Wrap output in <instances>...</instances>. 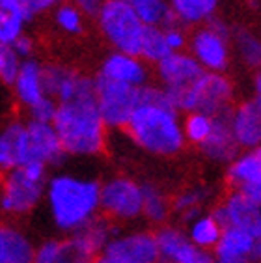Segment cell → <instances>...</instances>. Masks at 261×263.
Returning <instances> with one entry per match:
<instances>
[{
    "instance_id": "cell-1",
    "label": "cell",
    "mask_w": 261,
    "mask_h": 263,
    "mask_svg": "<svg viewBox=\"0 0 261 263\" xmlns=\"http://www.w3.org/2000/svg\"><path fill=\"white\" fill-rule=\"evenodd\" d=\"M45 203L56 230L69 235L101 213V183L75 174H54L47 181Z\"/></svg>"
},
{
    "instance_id": "cell-2",
    "label": "cell",
    "mask_w": 261,
    "mask_h": 263,
    "mask_svg": "<svg viewBox=\"0 0 261 263\" xmlns=\"http://www.w3.org/2000/svg\"><path fill=\"white\" fill-rule=\"evenodd\" d=\"M65 153L71 157H94L106 146V127L96 93L60 103L54 122Z\"/></svg>"
},
{
    "instance_id": "cell-3",
    "label": "cell",
    "mask_w": 261,
    "mask_h": 263,
    "mask_svg": "<svg viewBox=\"0 0 261 263\" xmlns=\"http://www.w3.org/2000/svg\"><path fill=\"white\" fill-rule=\"evenodd\" d=\"M125 133L136 146L159 157H172L185 147V131L174 106L140 101L133 112Z\"/></svg>"
},
{
    "instance_id": "cell-4",
    "label": "cell",
    "mask_w": 261,
    "mask_h": 263,
    "mask_svg": "<svg viewBox=\"0 0 261 263\" xmlns=\"http://www.w3.org/2000/svg\"><path fill=\"white\" fill-rule=\"evenodd\" d=\"M49 166L43 162H28L4 172L0 185L2 215L25 217L45 198Z\"/></svg>"
},
{
    "instance_id": "cell-5",
    "label": "cell",
    "mask_w": 261,
    "mask_h": 263,
    "mask_svg": "<svg viewBox=\"0 0 261 263\" xmlns=\"http://www.w3.org/2000/svg\"><path fill=\"white\" fill-rule=\"evenodd\" d=\"M164 90L179 114L200 110L209 116H216L233 108V84L224 73L206 71L191 86Z\"/></svg>"
},
{
    "instance_id": "cell-6",
    "label": "cell",
    "mask_w": 261,
    "mask_h": 263,
    "mask_svg": "<svg viewBox=\"0 0 261 263\" xmlns=\"http://www.w3.org/2000/svg\"><path fill=\"white\" fill-rule=\"evenodd\" d=\"M99 32L114 51L140 56L146 25L127 0H105L96 15Z\"/></svg>"
},
{
    "instance_id": "cell-7",
    "label": "cell",
    "mask_w": 261,
    "mask_h": 263,
    "mask_svg": "<svg viewBox=\"0 0 261 263\" xmlns=\"http://www.w3.org/2000/svg\"><path fill=\"white\" fill-rule=\"evenodd\" d=\"M96 99L108 129H125L133 112L140 105V88L96 77Z\"/></svg>"
},
{
    "instance_id": "cell-8",
    "label": "cell",
    "mask_w": 261,
    "mask_h": 263,
    "mask_svg": "<svg viewBox=\"0 0 261 263\" xmlns=\"http://www.w3.org/2000/svg\"><path fill=\"white\" fill-rule=\"evenodd\" d=\"M142 185L127 176H114L101 183V213L114 222H129L142 217Z\"/></svg>"
},
{
    "instance_id": "cell-9",
    "label": "cell",
    "mask_w": 261,
    "mask_h": 263,
    "mask_svg": "<svg viewBox=\"0 0 261 263\" xmlns=\"http://www.w3.org/2000/svg\"><path fill=\"white\" fill-rule=\"evenodd\" d=\"M43 81H45L47 96L54 97L58 103H67L96 93V77L82 75L79 71L60 64L43 66Z\"/></svg>"
},
{
    "instance_id": "cell-10",
    "label": "cell",
    "mask_w": 261,
    "mask_h": 263,
    "mask_svg": "<svg viewBox=\"0 0 261 263\" xmlns=\"http://www.w3.org/2000/svg\"><path fill=\"white\" fill-rule=\"evenodd\" d=\"M161 261L159 263H216L215 252L196 247L189 235L176 226H161L155 232Z\"/></svg>"
},
{
    "instance_id": "cell-11",
    "label": "cell",
    "mask_w": 261,
    "mask_h": 263,
    "mask_svg": "<svg viewBox=\"0 0 261 263\" xmlns=\"http://www.w3.org/2000/svg\"><path fill=\"white\" fill-rule=\"evenodd\" d=\"M189 49L206 71L224 73L230 66V40L216 34L211 26H198L189 40Z\"/></svg>"
},
{
    "instance_id": "cell-12",
    "label": "cell",
    "mask_w": 261,
    "mask_h": 263,
    "mask_svg": "<svg viewBox=\"0 0 261 263\" xmlns=\"http://www.w3.org/2000/svg\"><path fill=\"white\" fill-rule=\"evenodd\" d=\"M26 135H28V162H43L50 168L60 166L65 157H69L52 123L28 120Z\"/></svg>"
},
{
    "instance_id": "cell-13",
    "label": "cell",
    "mask_w": 261,
    "mask_h": 263,
    "mask_svg": "<svg viewBox=\"0 0 261 263\" xmlns=\"http://www.w3.org/2000/svg\"><path fill=\"white\" fill-rule=\"evenodd\" d=\"M106 254H112L116 258L123 259L127 263H159L161 252L157 243L155 233L138 230V232L120 233L106 245L103 250Z\"/></svg>"
},
{
    "instance_id": "cell-14",
    "label": "cell",
    "mask_w": 261,
    "mask_h": 263,
    "mask_svg": "<svg viewBox=\"0 0 261 263\" xmlns=\"http://www.w3.org/2000/svg\"><path fill=\"white\" fill-rule=\"evenodd\" d=\"M211 215L224 230L230 226H237L252 232L261 222V205L241 191L231 189V193L224 198V202L216 203L213 208Z\"/></svg>"
},
{
    "instance_id": "cell-15",
    "label": "cell",
    "mask_w": 261,
    "mask_h": 263,
    "mask_svg": "<svg viewBox=\"0 0 261 263\" xmlns=\"http://www.w3.org/2000/svg\"><path fill=\"white\" fill-rule=\"evenodd\" d=\"M231 110L213 116V133L200 146L201 153L216 164H231L241 155V146L231 129Z\"/></svg>"
},
{
    "instance_id": "cell-16",
    "label": "cell",
    "mask_w": 261,
    "mask_h": 263,
    "mask_svg": "<svg viewBox=\"0 0 261 263\" xmlns=\"http://www.w3.org/2000/svg\"><path fill=\"white\" fill-rule=\"evenodd\" d=\"M97 75L110 79L116 82H123L130 86L142 88L150 84V64L144 62L140 56L127 54V52L112 51L106 54L101 62L99 73Z\"/></svg>"
},
{
    "instance_id": "cell-17",
    "label": "cell",
    "mask_w": 261,
    "mask_h": 263,
    "mask_svg": "<svg viewBox=\"0 0 261 263\" xmlns=\"http://www.w3.org/2000/svg\"><path fill=\"white\" fill-rule=\"evenodd\" d=\"M206 69L191 52H172L155 66L159 84L164 88H187L194 84Z\"/></svg>"
},
{
    "instance_id": "cell-18",
    "label": "cell",
    "mask_w": 261,
    "mask_h": 263,
    "mask_svg": "<svg viewBox=\"0 0 261 263\" xmlns=\"http://www.w3.org/2000/svg\"><path fill=\"white\" fill-rule=\"evenodd\" d=\"M96 254L82 247L73 235L47 239L35 247L34 263H94Z\"/></svg>"
},
{
    "instance_id": "cell-19",
    "label": "cell",
    "mask_w": 261,
    "mask_h": 263,
    "mask_svg": "<svg viewBox=\"0 0 261 263\" xmlns=\"http://www.w3.org/2000/svg\"><path fill=\"white\" fill-rule=\"evenodd\" d=\"M231 129L241 149L261 147V110L256 99L243 101L231 110Z\"/></svg>"
},
{
    "instance_id": "cell-20",
    "label": "cell",
    "mask_w": 261,
    "mask_h": 263,
    "mask_svg": "<svg viewBox=\"0 0 261 263\" xmlns=\"http://www.w3.org/2000/svg\"><path fill=\"white\" fill-rule=\"evenodd\" d=\"M28 162L26 123L11 122L0 131V174Z\"/></svg>"
},
{
    "instance_id": "cell-21",
    "label": "cell",
    "mask_w": 261,
    "mask_h": 263,
    "mask_svg": "<svg viewBox=\"0 0 261 263\" xmlns=\"http://www.w3.org/2000/svg\"><path fill=\"white\" fill-rule=\"evenodd\" d=\"M11 88L15 91L17 101L25 106L26 110L30 106H34L35 103H40L43 97H47L45 81H43V66L34 58L23 60L19 75H17Z\"/></svg>"
},
{
    "instance_id": "cell-22",
    "label": "cell",
    "mask_w": 261,
    "mask_h": 263,
    "mask_svg": "<svg viewBox=\"0 0 261 263\" xmlns=\"http://www.w3.org/2000/svg\"><path fill=\"white\" fill-rule=\"evenodd\" d=\"M35 247L23 230L0 224V263H34Z\"/></svg>"
},
{
    "instance_id": "cell-23",
    "label": "cell",
    "mask_w": 261,
    "mask_h": 263,
    "mask_svg": "<svg viewBox=\"0 0 261 263\" xmlns=\"http://www.w3.org/2000/svg\"><path fill=\"white\" fill-rule=\"evenodd\" d=\"M73 237L90 250L91 254H101L106 248V245L110 243L116 235H120V228L116 226V222L112 218H108L106 215L99 213L97 217H94L88 224H84L81 230L69 233Z\"/></svg>"
},
{
    "instance_id": "cell-24",
    "label": "cell",
    "mask_w": 261,
    "mask_h": 263,
    "mask_svg": "<svg viewBox=\"0 0 261 263\" xmlns=\"http://www.w3.org/2000/svg\"><path fill=\"white\" fill-rule=\"evenodd\" d=\"M252 248H254V235L245 228L230 226L222 232L220 241L213 252H215V258L218 261L250 259Z\"/></svg>"
},
{
    "instance_id": "cell-25",
    "label": "cell",
    "mask_w": 261,
    "mask_h": 263,
    "mask_svg": "<svg viewBox=\"0 0 261 263\" xmlns=\"http://www.w3.org/2000/svg\"><path fill=\"white\" fill-rule=\"evenodd\" d=\"M228 183L231 189H243L261 183V155L257 149L241 153L235 161L228 164Z\"/></svg>"
},
{
    "instance_id": "cell-26",
    "label": "cell",
    "mask_w": 261,
    "mask_h": 263,
    "mask_svg": "<svg viewBox=\"0 0 261 263\" xmlns=\"http://www.w3.org/2000/svg\"><path fill=\"white\" fill-rule=\"evenodd\" d=\"M129 2L146 26H161L164 30L183 26L176 13L172 11L168 0H129Z\"/></svg>"
},
{
    "instance_id": "cell-27",
    "label": "cell",
    "mask_w": 261,
    "mask_h": 263,
    "mask_svg": "<svg viewBox=\"0 0 261 263\" xmlns=\"http://www.w3.org/2000/svg\"><path fill=\"white\" fill-rule=\"evenodd\" d=\"M172 11L185 26H201L213 19L220 0H168Z\"/></svg>"
},
{
    "instance_id": "cell-28",
    "label": "cell",
    "mask_w": 261,
    "mask_h": 263,
    "mask_svg": "<svg viewBox=\"0 0 261 263\" xmlns=\"http://www.w3.org/2000/svg\"><path fill=\"white\" fill-rule=\"evenodd\" d=\"M28 23L19 0H0V43L13 45L17 37L25 34Z\"/></svg>"
},
{
    "instance_id": "cell-29",
    "label": "cell",
    "mask_w": 261,
    "mask_h": 263,
    "mask_svg": "<svg viewBox=\"0 0 261 263\" xmlns=\"http://www.w3.org/2000/svg\"><path fill=\"white\" fill-rule=\"evenodd\" d=\"M142 200H144L142 217L147 218L151 224L164 226L172 211V200L166 196L164 191L155 183H142Z\"/></svg>"
},
{
    "instance_id": "cell-30",
    "label": "cell",
    "mask_w": 261,
    "mask_h": 263,
    "mask_svg": "<svg viewBox=\"0 0 261 263\" xmlns=\"http://www.w3.org/2000/svg\"><path fill=\"white\" fill-rule=\"evenodd\" d=\"M222 232H224V228L218 224V220L213 217L211 213H203L201 217L196 218L194 222L189 224L187 235L196 247L206 248V250H215L222 237Z\"/></svg>"
},
{
    "instance_id": "cell-31",
    "label": "cell",
    "mask_w": 261,
    "mask_h": 263,
    "mask_svg": "<svg viewBox=\"0 0 261 263\" xmlns=\"http://www.w3.org/2000/svg\"><path fill=\"white\" fill-rule=\"evenodd\" d=\"M231 43L235 45V51L241 62L250 69H261V37H257L248 28H233Z\"/></svg>"
},
{
    "instance_id": "cell-32",
    "label": "cell",
    "mask_w": 261,
    "mask_h": 263,
    "mask_svg": "<svg viewBox=\"0 0 261 263\" xmlns=\"http://www.w3.org/2000/svg\"><path fill=\"white\" fill-rule=\"evenodd\" d=\"M168 54H172V49L168 45V41H166L164 28H161V26H146L140 49L142 60L157 66Z\"/></svg>"
},
{
    "instance_id": "cell-33",
    "label": "cell",
    "mask_w": 261,
    "mask_h": 263,
    "mask_svg": "<svg viewBox=\"0 0 261 263\" xmlns=\"http://www.w3.org/2000/svg\"><path fill=\"white\" fill-rule=\"evenodd\" d=\"M211 196H213V193L209 187H203V185L189 187L172 198V211L177 213L181 217L183 213L203 209V205L211 200Z\"/></svg>"
},
{
    "instance_id": "cell-34",
    "label": "cell",
    "mask_w": 261,
    "mask_h": 263,
    "mask_svg": "<svg viewBox=\"0 0 261 263\" xmlns=\"http://www.w3.org/2000/svg\"><path fill=\"white\" fill-rule=\"evenodd\" d=\"M183 131H185L187 142L201 146L213 133V116L200 110L189 112L183 120Z\"/></svg>"
},
{
    "instance_id": "cell-35",
    "label": "cell",
    "mask_w": 261,
    "mask_h": 263,
    "mask_svg": "<svg viewBox=\"0 0 261 263\" xmlns=\"http://www.w3.org/2000/svg\"><path fill=\"white\" fill-rule=\"evenodd\" d=\"M84 11L79 6L71 4V2H62L54 11H52V19L54 25L60 28L64 34L77 35L84 30Z\"/></svg>"
},
{
    "instance_id": "cell-36",
    "label": "cell",
    "mask_w": 261,
    "mask_h": 263,
    "mask_svg": "<svg viewBox=\"0 0 261 263\" xmlns=\"http://www.w3.org/2000/svg\"><path fill=\"white\" fill-rule=\"evenodd\" d=\"M21 60L11 49V45H0V84L4 86H13L17 75L21 69Z\"/></svg>"
},
{
    "instance_id": "cell-37",
    "label": "cell",
    "mask_w": 261,
    "mask_h": 263,
    "mask_svg": "<svg viewBox=\"0 0 261 263\" xmlns=\"http://www.w3.org/2000/svg\"><path fill=\"white\" fill-rule=\"evenodd\" d=\"M58 105L60 103L56 101L54 97H43L40 103H35L34 106L28 108V116L30 120H35V122H45V123H52L56 118V112H58Z\"/></svg>"
},
{
    "instance_id": "cell-38",
    "label": "cell",
    "mask_w": 261,
    "mask_h": 263,
    "mask_svg": "<svg viewBox=\"0 0 261 263\" xmlns=\"http://www.w3.org/2000/svg\"><path fill=\"white\" fill-rule=\"evenodd\" d=\"M19 2H21V6H23V10H25L28 21H32V19H35V17L54 11L64 0H19Z\"/></svg>"
},
{
    "instance_id": "cell-39",
    "label": "cell",
    "mask_w": 261,
    "mask_h": 263,
    "mask_svg": "<svg viewBox=\"0 0 261 263\" xmlns=\"http://www.w3.org/2000/svg\"><path fill=\"white\" fill-rule=\"evenodd\" d=\"M166 41L170 45L172 52H179L185 51V47H189V35L185 32V26H176V28H166Z\"/></svg>"
},
{
    "instance_id": "cell-40",
    "label": "cell",
    "mask_w": 261,
    "mask_h": 263,
    "mask_svg": "<svg viewBox=\"0 0 261 263\" xmlns=\"http://www.w3.org/2000/svg\"><path fill=\"white\" fill-rule=\"evenodd\" d=\"M11 49L15 51V54L19 56L21 60H30V58H34L35 43H34V40H32L30 35L23 34L21 37H17V40L13 41Z\"/></svg>"
},
{
    "instance_id": "cell-41",
    "label": "cell",
    "mask_w": 261,
    "mask_h": 263,
    "mask_svg": "<svg viewBox=\"0 0 261 263\" xmlns=\"http://www.w3.org/2000/svg\"><path fill=\"white\" fill-rule=\"evenodd\" d=\"M67 2L79 6V8H81V10L84 11L86 15L96 17L97 11H99V8H101V4H103L105 0H67Z\"/></svg>"
},
{
    "instance_id": "cell-42",
    "label": "cell",
    "mask_w": 261,
    "mask_h": 263,
    "mask_svg": "<svg viewBox=\"0 0 261 263\" xmlns=\"http://www.w3.org/2000/svg\"><path fill=\"white\" fill-rule=\"evenodd\" d=\"M250 233L254 235V248H252V254H250V261L261 263V222Z\"/></svg>"
},
{
    "instance_id": "cell-43",
    "label": "cell",
    "mask_w": 261,
    "mask_h": 263,
    "mask_svg": "<svg viewBox=\"0 0 261 263\" xmlns=\"http://www.w3.org/2000/svg\"><path fill=\"white\" fill-rule=\"evenodd\" d=\"M94 263H127L123 261V259L116 258V256H112V254H106V252H101L96 256V261Z\"/></svg>"
},
{
    "instance_id": "cell-44",
    "label": "cell",
    "mask_w": 261,
    "mask_h": 263,
    "mask_svg": "<svg viewBox=\"0 0 261 263\" xmlns=\"http://www.w3.org/2000/svg\"><path fill=\"white\" fill-rule=\"evenodd\" d=\"M254 90H256V99H261V69H257V75L254 79Z\"/></svg>"
},
{
    "instance_id": "cell-45",
    "label": "cell",
    "mask_w": 261,
    "mask_h": 263,
    "mask_svg": "<svg viewBox=\"0 0 261 263\" xmlns=\"http://www.w3.org/2000/svg\"><path fill=\"white\" fill-rule=\"evenodd\" d=\"M216 263H252L250 259H230V261H218L216 259Z\"/></svg>"
},
{
    "instance_id": "cell-46",
    "label": "cell",
    "mask_w": 261,
    "mask_h": 263,
    "mask_svg": "<svg viewBox=\"0 0 261 263\" xmlns=\"http://www.w3.org/2000/svg\"><path fill=\"white\" fill-rule=\"evenodd\" d=\"M256 99V97H254ZM256 103H257V106H259V110H261V99H256Z\"/></svg>"
},
{
    "instance_id": "cell-47",
    "label": "cell",
    "mask_w": 261,
    "mask_h": 263,
    "mask_svg": "<svg viewBox=\"0 0 261 263\" xmlns=\"http://www.w3.org/2000/svg\"><path fill=\"white\" fill-rule=\"evenodd\" d=\"M257 152H259V155H261V147H257Z\"/></svg>"
},
{
    "instance_id": "cell-48",
    "label": "cell",
    "mask_w": 261,
    "mask_h": 263,
    "mask_svg": "<svg viewBox=\"0 0 261 263\" xmlns=\"http://www.w3.org/2000/svg\"><path fill=\"white\" fill-rule=\"evenodd\" d=\"M0 45H2V43H0Z\"/></svg>"
},
{
    "instance_id": "cell-49",
    "label": "cell",
    "mask_w": 261,
    "mask_h": 263,
    "mask_svg": "<svg viewBox=\"0 0 261 263\" xmlns=\"http://www.w3.org/2000/svg\"><path fill=\"white\" fill-rule=\"evenodd\" d=\"M127 2H129V0H127Z\"/></svg>"
}]
</instances>
